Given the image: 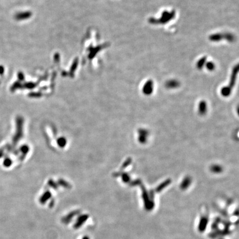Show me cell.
<instances>
[{
    "mask_svg": "<svg viewBox=\"0 0 239 239\" xmlns=\"http://www.w3.org/2000/svg\"><path fill=\"white\" fill-rule=\"evenodd\" d=\"M207 62V57H203L197 63V68L198 69H202Z\"/></svg>",
    "mask_w": 239,
    "mask_h": 239,
    "instance_id": "obj_6",
    "label": "cell"
},
{
    "mask_svg": "<svg viewBox=\"0 0 239 239\" xmlns=\"http://www.w3.org/2000/svg\"><path fill=\"white\" fill-rule=\"evenodd\" d=\"M212 170H213V172H217V173H218V172H220L221 170V168L220 167H218V166H215V167H213V168H212Z\"/></svg>",
    "mask_w": 239,
    "mask_h": 239,
    "instance_id": "obj_9",
    "label": "cell"
},
{
    "mask_svg": "<svg viewBox=\"0 0 239 239\" xmlns=\"http://www.w3.org/2000/svg\"><path fill=\"white\" fill-rule=\"evenodd\" d=\"M175 15L176 12L174 10H172L170 12L164 11L162 12V15L160 18L156 19L153 17H151L148 19V22L152 24H163L168 23L173 20Z\"/></svg>",
    "mask_w": 239,
    "mask_h": 239,
    "instance_id": "obj_1",
    "label": "cell"
},
{
    "mask_svg": "<svg viewBox=\"0 0 239 239\" xmlns=\"http://www.w3.org/2000/svg\"><path fill=\"white\" fill-rule=\"evenodd\" d=\"M179 85V81L176 80H171L170 81H168L166 84V87L170 89L176 88Z\"/></svg>",
    "mask_w": 239,
    "mask_h": 239,
    "instance_id": "obj_5",
    "label": "cell"
},
{
    "mask_svg": "<svg viewBox=\"0 0 239 239\" xmlns=\"http://www.w3.org/2000/svg\"><path fill=\"white\" fill-rule=\"evenodd\" d=\"M223 39L229 42H232L235 40V37L231 33H217L211 34L209 37V39L214 42H220Z\"/></svg>",
    "mask_w": 239,
    "mask_h": 239,
    "instance_id": "obj_3",
    "label": "cell"
},
{
    "mask_svg": "<svg viewBox=\"0 0 239 239\" xmlns=\"http://www.w3.org/2000/svg\"><path fill=\"white\" fill-rule=\"evenodd\" d=\"M205 65H206L207 69L209 70V71H213L215 68V65L213 62H207L205 63Z\"/></svg>",
    "mask_w": 239,
    "mask_h": 239,
    "instance_id": "obj_8",
    "label": "cell"
},
{
    "mask_svg": "<svg viewBox=\"0 0 239 239\" xmlns=\"http://www.w3.org/2000/svg\"><path fill=\"white\" fill-rule=\"evenodd\" d=\"M3 67H0V74H2V73H3Z\"/></svg>",
    "mask_w": 239,
    "mask_h": 239,
    "instance_id": "obj_10",
    "label": "cell"
},
{
    "mask_svg": "<svg viewBox=\"0 0 239 239\" xmlns=\"http://www.w3.org/2000/svg\"><path fill=\"white\" fill-rule=\"evenodd\" d=\"M238 72H239V65L237 64L235 66H234V67L233 68V69L232 70L230 83L229 84V85L224 87L221 90V94L224 96H228L231 94L232 89L235 84Z\"/></svg>",
    "mask_w": 239,
    "mask_h": 239,
    "instance_id": "obj_2",
    "label": "cell"
},
{
    "mask_svg": "<svg viewBox=\"0 0 239 239\" xmlns=\"http://www.w3.org/2000/svg\"><path fill=\"white\" fill-rule=\"evenodd\" d=\"M153 90V82L152 80H148L143 87V93L148 95L151 94Z\"/></svg>",
    "mask_w": 239,
    "mask_h": 239,
    "instance_id": "obj_4",
    "label": "cell"
},
{
    "mask_svg": "<svg viewBox=\"0 0 239 239\" xmlns=\"http://www.w3.org/2000/svg\"><path fill=\"white\" fill-rule=\"evenodd\" d=\"M207 110V105L204 101H201L199 104V111L201 114H204Z\"/></svg>",
    "mask_w": 239,
    "mask_h": 239,
    "instance_id": "obj_7",
    "label": "cell"
}]
</instances>
